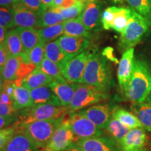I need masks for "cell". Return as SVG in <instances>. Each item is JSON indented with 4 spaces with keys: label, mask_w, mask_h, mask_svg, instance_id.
<instances>
[{
    "label": "cell",
    "mask_w": 151,
    "mask_h": 151,
    "mask_svg": "<svg viewBox=\"0 0 151 151\" xmlns=\"http://www.w3.org/2000/svg\"><path fill=\"white\" fill-rule=\"evenodd\" d=\"M117 6H110L102 12L101 22L104 29H112V24L114 20Z\"/></svg>",
    "instance_id": "cell-37"
},
{
    "label": "cell",
    "mask_w": 151,
    "mask_h": 151,
    "mask_svg": "<svg viewBox=\"0 0 151 151\" xmlns=\"http://www.w3.org/2000/svg\"><path fill=\"white\" fill-rule=\"evenodd\" d=\"M82 83L91 85L106 91H109L112 86V73L108 60L97 49L90 50Z\"/></svg>",
    "instance_id": "cell-2"
},
{
    "label": "cell",
    "mask_w": 151,
    "mask_h": 151,
    "mask_svg": "<svg viewBox=\"0 0 151 151\" xmlns=\"http://www.w3.org/2000/svg\"><path fill=\"white\" fill-rule=\"evenodd\" d=\"M65 19L62 14L50 9L49 11H46L40 16L41 27H50V26L61 24L62 22H65Z\"/></svg>",
    "instance_id": "cell-36"
},
{
    "label": "cell",
    "mask_w": 151,
    "mask_h": 151,
    "mask_svg": "<svg viewBox=\"0 0 151 151\" xmlns=\"http://www.w3.org/2000/svg\"><path fill=\"white\" fill-rule=\"evenodd\" d=\"M112 116L130 129L142 127L140 121L133 113L124 109H116L113 111Z\"/></svg>",
    "instance_id": "cell-30"
},
{
    "label": "cell",
    "mask_w": 151,
    "mask_h": 151,
    "mask_svg": "<svg viewBox=\"0 0 151 151\" xmlns=\"http://www.w3.org/2000/svg\"><path fill=\"white\" fill-rule=\"evenodd\" d=\"M137 151H150V150H148V149H146V148H143V149H141V150H137Z\"/></svg>",
    "instance_id": "cell-55"
},
{
    "label": "cell",
    "mask_w": 151,
    "mask_h": 151,
    "mask_svg": "<svg viewBox=\"0 0 151 151\" xmlns=\"http://www.w3.org/2000/svg\"><path fill=\"white\" fill-rule=\"evenodd\" d=\"M36 66L32 64H27L22 60L17 73V79L23 80L26 76L30 74L36 69Z\"/></svg>",
    "instance_id": "cell-41"
},
{
    "label": "cell",
    "mask_w": 151,
    "mask_h": 151,
    "mask_svg": "<svg viewBox=\"0 0 151 151\" xmlns=\"http://www.w3.org/2000/svg\"><path fill=\"white\" fill-rule=\"evenodd\" d=\"M12 100L13 106L18 111L33 106L30 97V90L23 86H16L15 88Z\"/></svg>",
    "instance_id": "cell-24"
},
{
    "label": "cell",
    "mask_w": 151,
    "mask_h": 151,
    "mask_svg": "<svg viewBox=\"0 0 151 151\" xmlns=\"http://www.w3.org/2000/svg\"><path fill=\"white\" fill-rule=\"evenodd\" d=\"M9 56L10 55L8 50L4 45H0V72L1 73Z\"/></svg>",
    "instance_id": "cell-44"
},
{
    "label": "cell",
    "mask_w": 151,
    "mask_h": 151,
    "mask_svg": "<svg viewBox=\"0 0 151 151\" xmlns=\"http://www.w3.org/2000/svg\"><path fill=\"white\" fill-rule=\"evenodd\" d=\"M150 26V24L144 17L131 8V16L127 27L120 36V46L125 50L134 48L140 42Z\"/></svg>",
    "instance_id": "cell-6"
},
{
    "label": "cell",
    "mask_w": 151,
    "mask_h": 151,
    "mask_svg": "<svg viewBox=\"0 0 151 151\" xmlns=\"http://www.w3.org/2000/svg\"><path fill=\"white\" fill-rule=\"evenodd\" d=\"M65 118L66 116L43 151H65L75 143L74 136L70 128L69 120L68 118Z\"/></svg>",
    "instance_id": "cell-9"
},
{
    "label": "cell",
    "mask_w": 151,
    "mask_h": 151,
    "mask_svg": "<svg viewBox=\"0 0 151 151\" xmlns=\"http://www.w3.org/2000/svg\"><path fill=\"white\" fill-rule=\"evenodd\" d=\"M0 25L6 29H12L15 27L11 9L0 6Z\"/></svg>",
    "instance_id": "cell-38"
},
{
    "label": "cell",
    "mask_w": 151,
    "mask_h": 151,
    "mask_svg": "<svg viewBox=\"0 0 151 151\" xmlns=\"http://www.w3.org/2000/svg\"><path fill=\"white\" fill-rule=\"evenodd\" d=\"M0 100L6 104L13 105L12 98L4 91L0 92Z\"/></svg>",
    "instance_id": "cell-47"
},
{
    "label": "cell",
    "mask_w": 151,
    "mask_h": 151,
    "mask_svg": "<svg viewBox=\"0 0 151 151\" xmlns=\"http://www.w3.org/2000/svg\"><path fill=\"white\" fill-rule=\"evenodd\" d=\"M64 34L65 35L71 37H85L90 39L92 37V33L88 30L81 21L80 17L77 18L66 20L63 22Z\"/></svg>",
    "instance_id": "cell-22"
},
{
    "label": "cell",
    "mask_w": 151,
    "mask_h": 151,
    "mask_svg": "<svg viewBox=\"0 0 151 151\" xmlns=\"http://www.w3.org/2000/svg\"><path fill=\"white\" fill-rule=\"evenodd\" d=\"M134 61V49L128 48L122 54L118 63V81L119 86L122 92H124L131 79Z\"/></svg>",
    "instance_id": "cell-14"
},
{
    "label": "cell",
    "mask_w": 151,
    "mask_h": 151,
    "mask_svg": "<svg viewBox=\"0 0 151 151\" xmlns=\"http://www.w3.org/2000/svg\"><path fill=\"white\" fill-rule=\"evenodd\" d=\"M16 87V85L14 81H5L4 86L3 90L4 92H6L8 95L12 98L13 93H14L15 88Z\"/></svg>",
    "instance_id": "cell-45"
},
{
    "label": "cell",
    "mask_w": 151,
    "mask_h": 151,
    "mask_svg": "<svg viewBox=\"0 0 151 151\" xmlns=\"http://www.w3.org/2000/svg\"><path fill=\"white\" fill-rule=\"evenodd\" d=\"M20 1L30 11L40 16L47 11V7L41 0H20Z\"/></svg>",
    "instance_id": "cell-40"
},
{
    "label": "cell",
    "mask_w": 151,
    "mask_h": 151,
    "mask_svg": "<svg viewBox=\"0 0 151 151\" xmlns=\"http://www.w3.org/2000/svg\"><path fill=\"white\" fill-rule=\"evenodd\" d=\"M53 81L51 77L46 74L38 68L22 80V86L32 90L39 87L48 86Z\"/></svg>",
    "instance_id": "cell-21"
},
{
    "label": "cell",
    "mask_w": 151,
    "mask_h": 151,
    "mask_svg": "<svg viewBox=\"0 0 151 151\" xmlns=\"http://www.w3.org/2000/svg\"><path fill=\"white\" fill-rule=\"evenodd\" d=\"M18 119V114L15 116H0V129H4L14 124Z\"/></svg>",
    "instance_id": "cell-43"
},
{
    "label": "cell",
    "mask_w": 151,
    "mask_h": 151,
    "mask_svg": "<svg viewBox=\"0 0 151 151\" xmlns=\"http://www.w3.org/2000/svg\"><path fill=\"white\" fill-rule=\"evenodd\" d=\"M131 16V8L116 7V15L112 24V29L122 34L125 29Z\"/></svg>",
    "instance_id": "cell-31"
},
{
    "label": "cell",
    "mask_w": 151,
    "mask_h": 151,
    "mask_svg": "<svg viewBox=\"0 0 151 151\" xmlns=\"http://www.w3.org/2000/svg\"><path fill=\"white\" fill-rule=\"evenodd\" d=\"M76 2V0H64V1L62 2V5L60 6V8H69V7L71 6L74 4Z\"/></svg>",
    "instance_id": "cell-50"
},
{
    "label": "cell",
    "mask_w": 151,
    "mask_h": 151,
    "mask_svg": "<svg viewBox=\"0 0 151 151\" xmlns=\"http://www.w3.org/2000/svg\"><path fill=\"white\" fill-rule=\"evenodd\" d=\"M38 32L41 40L45 43H47L53 41L55 39L60 38V36L63 35V23L41 28L40 29H38Z\"/></svg>",
    "instance_id": "cell-35"
},
{
    "label": "cell",
    "mask_w": 151,
    "mask_h": 151,
    "mask_svg": "<svg viewBox=\"0 0 151 151\" xmlns=\"http://www.w3.org/2000/svg\"><path fill=\"white\" fill-rule=\"evenodd\" d=\"M15 26L26 28L41 27L40 16L30 11L24 4L18 2L11 8Z\"/></svg>",
    "instance_id": "cell-10"
},
{
    "label": "cell",
    "mask_w": 151,
    "mask_h": 151,
    "mask_svg": "<svg viewBox=\"0 0 151 151\" xmlns=\"http://www.w3.org/2000/svg\"><path fill=\"white\" fill-rule=\"evenodd\" d=\"M148 141L146 131L143 127L132 129L119 143L120 151H137L144 148Z\"/></svg>",
    "instance_id": "cell-15"
},
{
    "label": "cell",
    "mask_w": 151,
    "mask_h": 151,
    "mask_svg": "<svg viewBox=\"0 0 151 151\" xmlns=\"http://www.w3.org/2000/svg\"><path fill=\"white\" fill-rule=\"evenodd\" d=\"M20 0H0V6L6 7V8H11L15 4Z\"/></svg>",
    "instance_id": "cell-48"
},
{
    "label": "cell",
    "mask_w": 151,
    "mask_h": 151,
    "mask_svg": "<svg viewBox=\"0 0 151 151\" xmlns=\"http://www.w3.org/2000/svg\"><path fill=\"white\" fill-rule=\"evenodd\" d=\"M50 89L59 99L61 106H69L74 95V83L53 80L48 85Z\"/></svg>",
    "instance_id": "cell-18"
},
{
    "label": "cell",
    "mask_w": 151,
    "mask_h": 151,
    "mask_svg": "<svg viewBox=\"0 0 151 151\" xmlns=\"http://www.w3.org/2000/svg\"><path fill=\"white\" fill-rule=\"evenodd\" d=\"M43 72H44L49 76H50L53 80H57L62 82H67L62 74L61 69L59 66L48 58H44L41 62L40 66L38 68Z\"/></svg>",
    "instance_id": "cell-32"
},
{
    "label": "cell",
    "mask_w": 151,
    "mask_h": 151,
    "mask_svg": "<svg viewBox=\"0 0 151 151\" xmlns=\"http://www.w3.org/2000/svg\"><path fill=\"white\" fill-rule=\"evenodd\" d=\"M5 81L2 78V76H1V73L0 72V92H1L3 90L4 86Z\"/></svg>",
    "instance_id": "cell-54"
},
{
    "label": "cell",
    "mask_w": 151,
    "mask_h": 151,
    "mask_svg": "<svg viewBox=\"0 0 151 151\" xmlns=\"http://www.w3.org/2000/svg\"><path fill=\"white\" fill-rule=\"evenodd\" d=\"M90 53V50L88 49L78 55L71 58L60 67L62 76L68 83H82Z\"/></svg>",
    "instance_id": "cell-8"
},
{
    "label": "cell",
    "mask_w": 151,
    "mask_h": 151,
    "mask_svg": "<svg viewBox=\"0 0 151 151\" xmlns=\"http://www.w3.org/2000/svg\"><path fill=\"white\" fill-rule=\"evenodd\" d=\"M4 46L8 50L9 55L20 56L22 53V43L16 29H11L7 32Z\"/></svg>",
    "instance_id": "cell-26"
},
{
    "label": "cell",
    "mask_w": 151,
    "mask_h": 151,
    "mask_svg": "<svg viewBox=\"0 0 151 151\" xmlns=\"http://www.w3.org/2000/svg\"><path fill=\"white\" fill-rule=\"evenodd\" d=\"M58 45L65 53L69 57L76 56L90 48L91 42L85 37H71L64 35L57 40Z\"/></svg>",
    "instance_id": "cell-12"
},
{
    "label": "cell",
    "mask_w": 151,
    "mask_h": 151,
    "mask_svg": "<svg viewBox=\"0 0 151 151\" xmlns=\"http://www.w3.org/2000/svg\"><path fill=\"white\" fill-rule=\"evenodd\" d=\"M69 125L74 136L75 143L90 138L101 137L104 132L80 112H70L68 117Z\"/></svg>",
    "instance_id": "cell-7"
},
{
    "label": "cell",
    "mask_w": 151,
    "mask_h": 151,
    "mask_svg": "<svg viewBox=\"0 0 151 151\" xmlns=\"http://www.w3.org/2000/svg\"><path fill=\"white\" fill-rule=\"evenodd\" d=\"M76 1H86V0H76Z\"/></svg>",
    "instance_id": "cell-57"
},
{
    "label": "cell",
    "mask_w": 151,
    "mask_h": 151,
    "mask_svg": "<svg viewBox=\"0 0 151 151\" xmlns=\"http://www.w3.org/2000/svg\"><path fill=\"white\" fill-rule=\"evenodd\" d=\"M18 113V111L15 109L14 106L6 104L0 100V116H15Z\"/></svg>",
    "instance_id": "cell-42"
},
{
    "label": "cell",
    "mask_w": 151,
    "mask_h": 151,
    "mask_svg": "<svg viewBox=\"0 0 151 151\" xmlns=\"http://www.w3.org/2000/svg\"><path fill=\"white\" fill-rule=\"evenodd\" d=\"M126 1L130 8L144 17L151 25V0H121Z\"/></svg>",
    "instance_id": "cell-34"
},
{
    "label": "cell",
    "mask_w": 151,
    "mask_h": 151,
    "mask_svg": "<svg viewBox=\"0 0 151 151\" xmlns=\"http://www.w3.org/2000/svg\"><path fill=\"white\" fill-rule=\"evenodd\" d=\"M30 97L33 106L39 104H51L61 106L59 99L48 86L39 87L30 90Z\"/></svg>",
    "instance_id": "cell-19"
},
{
    "label": "cell",
    "mask_w": 151,
    "mask_h": 151,
    "mask_svg": "<svg viewBox=\"0 0 151 151\" xmlns=\"http://www.w3.org/2000/svg\"><path fill=\"white\" fill-rule=\"evenodd\" d=\"M70 110L67 106H54L51 104H39L24 109L18 113L17 124H27L37 120L64 118Z\"/></svg>",
    "instance_id": "cell-5"
},
{
    "label": "cell",
    "mask_w": 151,
    "mask_h": 151,
    "mask_svg": "<svg viewBox=\"0 0 151 151\" xmlns=\"http://www.w3.org/2000/svg\"><path fill=\"white\" fill-rule=\"evenodd\" d=\"M45 46L46 43L42 41L29 51L24 52L20 55L24 62L32 64L36 67L39 68L43 58H45Z\"/></svg>",
    "instance_id": "cell-27"
},
{
    "label": "cell",
    "mask_w": 151,
    "mask_h": 151,
    "mask_svg": "<svg viewBox=\"0 0 151 151\" xmlns=\"http://www.w3.org/2000/svg\"><path fill=\"white\" fill-rule=\"evenodd\" d=\"M123 93L132 103L148 99L151 93V67L144 60L134 59L131 79Z\"/></svg>",
    "instance_id": "cell-1"
},
{
    "label": "cell",
    "mask_w": 151,
    "mask_h": 151,
    "mask_svg": "<svg viewBox=\"0 0 151 151\" xmlns=\"http://www.w3.org/2000/svg\"><path fill=\"white\" fill-rule=\"evenodd\" d=\"M45 58L56 63L59 67L70 59L71 57L67 55L58 45L57 41H50L45 46Z\"/></svg>",
    "instance_id": "cell-25"
},
{
    "label": "cell",
    "mask_w": 151,
    "mask_h": 151,
    "mask_svg": "<svg viewBox=\"0 0 151 151\" xmlns=\"http://www.w3.org/2000/svg\"><path fill=\"white\" fill-rule=\"evenodd\" d=\"M101 10L102 3L99 0L86 4L83 11L79 17L87 29L92 31L99 27L102 15Z\"/></svg>",
    "instance_id": "cell-16"
},
{
    "label": "cell",
    "mask_w": 151,
    "mask_h": 151,
    "mask_svg": "<svg viewBox=\"0 0 151 151\" xmlns=\"http://www.w3.org/2000/svg\"><path fill=\"white\" fill-rule=\"evenodd\" d=\"M64 1V0H54V4H53V8H58V7H60V6L62 5V2Z\"/></svg>",
    "instance_id": "cell-53"
},
{
    "label": "cell",
    "mask_w": 151,
    "mask_h": 151,
    "mask_svg": "<svg viewBox=\"0 0 151 151\" xmlns=\"http://www.w3.org/2000/svg\"><path fill=\"white\" fill-rule=\"evenodd\" d=\"M105 130H106L111 137L113 138L119 145V143L121 142V141L129 132L130 129L112 116Z\"/></svg>",
    "instance_id": "cell-29"
},
{
    "label": "cell",
    "mask_w": 151,
    "mask_h": 151,
    "mask_svg": "<svg viewBox=\"0 0 151 151\" xmlns=\"http://www.w3.org/2000/svg\"><path fill=\"white\" fill-rule=\"evenodd\" d=\"M74 95L68 108L70 112H76L87 107L105 101L109 97V91L86 83H73Z\"/></svg>",
    "instance_id": "cell-4"
},
{
    "label": "cell",
    "mask_w": 151,
    "mask_h": 151,
    "mask_svg": "<svg viewBox=\"0 0 151 151\" xmlns=\"http://www.w3.org/2000/svg\"><path fill=\"white\" fill-rule=\"evenodd\" d=\"M42 1L43 4L47 7V9H52L53 8L54 4V0H41Z\"/></svg>",
    "instance_id": "cell-51"
},
{
    "label": "cell",
    "mask_w": 151,
    "mask_h": 151,
    "mask_svg": "<svg viewBox=\"0 0 151 151\" xmlns=\"http://www.w3.org/2000/svg\"><path fill=\"white\" fill-rule=\"evenodd\" d=\"M1 151H42L35 146L30 138L17 128L14 135Z\"/></svg>",
    "instance_id": "cell-17"
},
{
    "label": "cell",
    "mask_w": 151,
    "mask_h": 151,
    "mask_svg": "<svg viewBox=\"0 0 151 151\" xmlns=\"http://www.w3.org/2000/svg\"><path fill=\"white\" fill-rule=\"evenodd\" d=\"M7 29L3 26L0 25V45H4V41L6 36Z\"/></svg>",
    "instance_id": "cell-49"
},
{
    "label": "cell",
    "mask_w": 151,
    "mask_h": 151,
    "mask_svg": "<svg viewBox=\"0 0 151 151\" xmlns=\"http://www.w3.org/2000/svg\"><path fill=\"white\" fill-rule=\"evenodd\" d=\"M22 60L20 56L10 55L1 73L4 81H14L16 80L17 73Z\"/></svg>",
    "instance_id": "cell-28"
},
{
    "label": "cell",
    "mask_w": 151,
    "mask_h": 151,
    "mask_svg": "<svg viewBox=\"0 0 151 151\" xmlns=\"http://www.w3.org/2000/svg\"><path fill=\"white\" fill-rule=\"evenodd\" d=\"M86 4L87 2L85 1H76L74 4L69 8L63 9L58 7V8L52 9V10L60 13V14L62 15L65 20H68L78 18L83 11Z\"/></svg>",
    "instance_id": "cell-33"
},
{
    "label": "cell",
    "mask_w": 151,
    "mask_h": 151,
    "mask_svg": "<svg viewBox=\"0 0 151 151\" xmlns=\"http://www.w3.org/2000/svg\"><path fill=\"white\" fill-rule=\"evenodd\" d=\"M16 29L22 43V52L29 51L41 41L39 32L35 28L18 27Z\"/></svg>",
    "instance_id": "cell-23"
},
{
    "label": "cell",
    "mask_w": 151,
    "mask_h": 151,
    "mask_svg": "<svg viewBox=\"0 0 151 151\" xmlns=\"http://www.w3.org/2000/svg\"><path fill=\"white\" fill-rule=\"evenodd\" d=\"M18 126L16 123L11 124L9 127L0 129V151L4 148L7 143L16 133Z\"/></svg>",
    "instance_id": "cell-39"
},
{
    "label": "cell",
    "mask_w": 151,
    "mask_h": 151,
    "mask_svg": "<svg viewBox=\"0 0 151 151\" xmlns=\"http://www.w3.org/2000/svg\"><path fill=\"white\" fill-rule=\"evenodd\" d=\"M115 1H116V2H118V1H121V0H114Z\"/></svg>",
    "instance_id": "cell-56"
},
{
    "label": "cell",
    "mask_w": 151,
    "mask_h": 151,
    "mask_svg": "<svg viewBox=\"0 0 151 151\" xmlns=\"http://www.w3.org/2000/svg\"><path fill=\"white\" fill-rule=\"evenodd\" d=\"M111 105L109 104H94L79 111L96 126L101 129H106L113 113Z\"/></svg>",
    "instance_id": "cell-11"
},
{
    "label": "cell",
    "mask_w": 151,
    "mask_h": 151,
    "mask_svg": "<svg viewBox=\"0 0 151 151\" xmlns=\"http://www.w3.org/2000/svg\"><path fill=\"white\" fill-rule=\"evenodd\" d=\"M65 117L59 119L37 120L27 124H16L19 129L30 138L35 146L43 151Z\"/></svg>",
    "instance_id": "cell-3"
},
{
    "label": "cell",
    "mask_w": 151,
    "mask_h": 151,
    "mask_svg": "<svg viewBox=\"0 0 151 151\" xmlns=\"http://www.w3.org/2000/svg\"><path fill=\"white\" fill-rule=\"evenodd\" d=\"M131 109L143 129L151 134V101L146 100L141 103H133Z\"/></svg>",
    "instance_id": "cell-20"
},
{
    "label": "cell",
    "mask_w": 151,
    "mask_h": 151,
    "mask_svg": "<svg viewBox=\"0 0 151 151\" xmlns=\"http://www.w3.org/2000/svg\"><path fill=\"white\" fill-rule=\"evenodd\" d=\"M76 144L83 151H120L118 143L109 137H98L80 140Z\"/></svg>",
    "instance_id": "cell-13"
},
{
    "label": "cell",
    "mask_w": 151,
    "mask_h": 151,
    "mask_svg": "<svg viewBox=\"0 0 151 151\" xmlns=\"http://www.w3.org/2000/svg\"><path fill=\"white\" fill-rule=\"evenodd\" d=\"M101 53H102L104 56L106 57L107 60L116 62V63H119L118 59L114 56V54H113V49L111 48V47H108V48H105Z\"/></svg>",
    "instance_id": "cell-46"
},
{
    "label": "cell",
    "mask_w": 151,
    "mask_h": 151,
    "mask_svg": "<svg viewBox=\"0 0 151 151\" xmlns=\"http://www.w3.org/2000/svg\"><path fill=\"white\" fill-rule=\"evenodd\" d=\"M65 151H83L81 149L80 147H78L76 144V143H73L72 145L70 147H69L67 150H65Z\"/></svg>",
    "instance_id": "cell-52"
}]
</instances>
